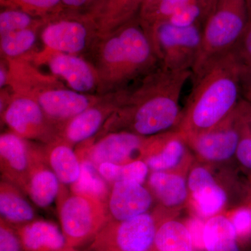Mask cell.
I'll return each mask as SVG.
<instances>
[{"label":"cell","mask_w":251,"mask_h":251,"mask_svg":"<svg viewBox=\"0 0 251 251\" xmlns=\"http://www.w3.org/2000/svg\"><path fill=\"white\" fill-rule=\"evenodd\" d=\"M150 193L142 185L133 181H118L109 195L108 209L115 221H125L143 214L151 204Z\"/></svg>","instance_id":"14"},{"label":"cell","mask_w":251,"mask_h":251,"mask_svg":"<svg viewBox=\"0 0 251 251\" xmlns=\"http://www.w3.org/2000/svg\"><path fill=\"white\" fill-rule=\"evenodd\" d=\"M34 149L14 133L0 137V166L4 181L26 193Z\"/></svg>","instance_id":"9"},{"label":"cell","mask_w":251,"mask_h":251,"mask_svg":"<svg viewBox=\"0 0 251 251\" xmlns=\"http://www.w3.org/2000/svg\"><path fill=\"white\" fill-rule=\"evenodd\" d=\"M160 65L176 72L191 71L202 43V25L181 27L163 21L145 27Z\"/></svg>","instance_id":"5"},{"label":"cell","mask_w":251,"mask_h":251,"mask_svg":"<svg viewBox=\"0 0 251 251\" xmlns=\"http://www.w3.org/2000/svg\"><path fill=\"white\" fill-rule=\"evenodd\" d=\"M49 64L51 72L62 77L75 92H90L98 83V73L94 72L89 63L75 54L57 52L50 58Z\"/></svg>","instance_id":"15"},{"label":"cell","mask_w":251,"mask_h":251,"mask_svg":"<svg viewBox=\"0 0 251 251\" xmlns=\"http://www.w3.org/2000/svg\"><path fill=\"white\" fill-rule=\"evenodd\" d=\"M231 52L240 69L244 85H251V18L242 37Z\"/></svg>","instance_id":"31"},{"label":"cell","mask_w":251,"mask_h":251,"mask_svg":"<svg viewBox=\"0 0 251 251\" xmlns=\"http://www.w3.org/2000/svg\"><path fill=\"white\" fill-rule=\"evenodd\" d=\"M36 39V32L33 28L8 33L1 36V52L7 57H18L30 50Z\"/></svg>","instance_id":"28"},{"label":"cell","mask_w":251,"mask_h":251,"mask_svg":"<svg viewBox=\"0 0 251 251\" xmlns=\"http://www.w3.org/2000/svg\"><path fill=\"white\" fill-rule=\"evenodd\" d=\"M237 153L242 164L251 169V138H244L239 142Z\"/></svg>","instance_id":"38"},{"label":"cell","mask_w":251,"mask_h":251,"mask_svg":"<svg viewBox=\"0 0 251 251\" xmlns=\"http://www.w3.org/2000/svg\"><path fill=\"white\" fill-rule=\"evenodd\" d=\"M161 1L162 0H144L143 7L140 13V19L143 20L150 16Z\"/></svg>","instance_id":"40"},{"label":"cell","mask_w":251,"mask_h":251,"mask_svg":"<svg viewBox=\"0 0 251 251\" xmlns=\"http://www.w3.org/2000/svg\"><path fill=\"white\" fill-rule=\"evenodd\" d=\"M39 23V20L24 10L7 9L0 14V33L2 36L12 31L32 28Z\"/></svg>","instance_id":"30"},{"label":"cell","mask_w":251,"mask_h":251,"mask_svg":"<svg viewBox=\"0 0 251 251\" xmlns=\"http://www.w3.org/2000/svg\"><path fill=\"white\" fill-rule=\"evenodd\" d=\"M191 71L176 72L159 65L122 93L125 113L141 135L156 134L174 125L179 115L183 87L192 77Z\"/></svg>","instance_id":"1"},{"label":"cell","mask_w":251,"mask_h":251,"mask_svg":"<svg viewBox=\"0 0 251 251\" xmlns=\"http://www.w3.org/2000/svg\"><path fill=\"white\" fill-rule=\"evenodd\" d=\"M232 224L237 237L249 238L251 237V210L242 209L238 211L233 218Z\"/></svg>","instance_id":"36"},{"label":"cell","mask_w":251,"mask_h":251,"mask_svg":"<svg viewBox=\"0 0 251 251\" xmlns=\"http://www.w3.org/2000/svg\"><path fill=\"white\" fill-rule=\"evenodd\" d=\"M191 78L186 124L192 129L206 131L235 108L244 80L232 52L209 63Z\"/></svg>","instance_id":"2"},{"label":"cell","mask_w":251,"mask_h":251,"mask_svg":"<svg viewBox=\"0 0 251 251\" xmlns=\"http://www.w3.org/2000/svg\"><path fill=\"white\" fill-rule=\"evenodd\" d=\"M104 37L99 50L100 75L111 85L126 87L160 65L139 17Z\"/></svg>","instance_id":"3"},{"label":"cell","mask_w":251,"mask_h":251,"mask_svg":"<svg viewBox=\"0 0 251 251\" xmlns=\"http://www.w3.org/2000/svg\"><path fill=\"white\" fill-rule=\"evenodd\" d=\"M249 21L247 0H218L202 26V43L192 75L237 45Z\"/></svg>","instance_id":"4"},{"label":"cell","mask_w":251,"mask_h":251,"mask_svg":"<svg viewBox=\"0 0 251 251\" xmlns=\"http://www.w3.org/2000/svg\"><path fill=\"white\" fill-rule=\"evenodd\" d=\"M144 0H94L87 14L92 20L97 34L108 36L139 17Z\"/></svg>","instance_id":"11"},{"label":"cell","mask_w":251,"mask_h":251,"mask_svg":"<svg viewBox=\"0 0 251 251\" xmlns=\"http://www.w3.org/2000/svg\"><path fill=\"white\" fill-rule=\"evenodd\" d=\"M99 173L107 182L115 184L118 181H133L141 184L148 173V166L141 161L118 165L104 163L98 168Z\"/></svg>","instance_id":"26"},{"label":"cell","mask_w":251,"mask_h":251,"mask_svg":"<svg viewBox=\"0 0 251 251\" xmlns=\"http://www.w3.org/2000/svg\"><path fill=\"white\" fill-rule=\"evenodd\" d=\"M4 122L13 133L24 139L44 138L49 135L50 121L35 99L19 96L11 100L4 115Z\"/></svg>","instance_id":"10"},{"label":"cell","mask_w":251,"mask_h":251,"mask_svg":"<svg viewBox=\"0 0 251 251\" xmlns=\"http://www.w3.org/2000/svg\"><path fill=\"white\" fill-rule=\"evenodd\" d=\"M154 221L143 214L125 221L110 220L99 231L91 251H149L156 233Z\"/></svg>","instance_id":"7"},{"label":"cell","mask_w":251,"mask_h":251,"mask_svg":"<svg viewBox=\"0 0 251 251\" xmlns=\"http://www.w3.org/2000/svg\"><path fill=\"white\" fill-rule=\"evenodd\" d=\"M191 190L203 216H210L216 214L226 202V193L216 184L213 178L196 185Z\"/></svg>","instance_id":"27"},{"label":"cell","mask_w":251,"mask_h":251,"mask_svg":"<svg viewBox=\"0 0 251 251\" xmlns=\"http://www.w3.org/2000/svg\"><path fill=\"white\" fill-rule=\"evenodd\" d=\"M16 230L25 251H66L70 249L62 231L49 221H31L16 227Z\"/></svg>","instance_id":"17"},{"label":"cell","mask_w":251,"mask_h":251,"mask_svg":"<svg viewBox=\"0 0 251 251\" xmlns=\"http://www.w3.org/2000/svg\"><path fill=\"white\" fill-rule=\"evenodd\" d=\"M184 153V146L177 140L167 144L161 152L153 155L147 160V165L156 171H164L176 166Z\"/></svg>","instance_id":"32"},{"label":"cell","mask_w":251,"mask_h":251,"mask_svg":"<svg viewBox=\"0 0 251 251\" xmlns=\"http://www.w3.org/2000/svg\"><path fill=\"white\" fill-rule=\"evenodd\" d=\"M205 224L199 219H192L188 222L187 229L195 247L199 249L204 248V235Z\"/></svg>","instance_id":"37"},{"label":"cell","mask_w":251,"mask_h":251,"mask_svg":"<svg viewBox=\"0 0 251 251\" xmlns=\"http://www.w3.org/2000/svg\"><path fill=\"white\" fill-rule=\"evenodd\" d=\"M211 11L202 0H195L176 11L166 21L176 27L203 26Z\"/></svg>","instance_id":"29"},{"label":"cell","mask_w":251,"mask_h":251,"mask_svg":"<svg viewBox=\"0 0 251 251\" xmlns=\"http://www.w3.org/2000/svg\"><path fill=\"white\" fill-rule=\"evenodd\" d=\"M69 251H75V250L74 249H70V250H69Z\"/></svg>","instance_id":"43"},{"label":"cell","mask_w":251,"mask_h":251,"mask_svg":"<svg viewBox=\"0 0 251 251\" xmlns=\"http://www.w3.org/2000/svg\"><path fill=\"white\" fill-rule=\"evenodd\" d=\"M80 162V176L72 184V193L97 198L107 204L110 191L106 181L90 161L83 160Z\"/></svg>","instance_id":"24"},{"label":"cell","mask_w":251,"mask_h":251,"mask_svg":"<svg viewBox=\"0 0 251 251\" xmlns=\"http://www.w3.org/2000/svg\"><path fill=\"white\" fill-rule=\"evenodd\" d=\"M7 79V74H6L4 67H1V70H0V87H2L6 85Z\"/></svg>","instance_id":"41"},{"label":"cell","mask_w":251,"mask_h":251,"mask_svg":"<svg viewBox=\"0 0 251 251\" xmlns=\"http://www.w3.org/2000/svg\"><path fill=\"white\" fill-rule=\"evenodd\" d=\"M237 234L232 222L216 216L207 221L204 227V248L207 251H239Z\"/></svg>","instance_id":"22"},{"label":"cell","mask_w":251,"mask_h":251,"mask_svg":"<svg viewBox=\"0 0 251 251\" xmlns=\"http://www.w3.org/2000/svg\"><path fill=\"white\" fill-rule=\"evenodd\" d=\"M0 251H25L14 227L0 219Z\"/></svg>","instance_id":"35"},{"label":"cell","mask_w":251,"mask_h":251,"mask_svg":"<svg viewBox=\"0 0 251 251\" xmlns=\"http://www.w3.org/2000/svg\"><path fill=\"white\" fill-rule=\"evenodd\" d=\"M195 0H162L154 11L148 17L140 20L145 27L168 21L176 11Z\"/></svg>","instance_id":"34"},{"label":"cell","mask_w":251,"mask_h":251,"mask_svg":"<svg viewBox=\"0 0 251 251\" xmlns=\"http://www.w3.org/2000/svg\"><path fill=\"white\" fill-rule=\"evenodd\" d=\"M94 0H62V9H69V12L77 13V10L84 6H88L93 3Z\"/></svg>","instance_id":"39"},{"label":"cell","mask_w":251,"mask_h":251,"mask_svg":"<svg viewBox=\"0 0 251 251\" xmlns=\"http://www.w3.org/2000/svg\"><path fill=\"white\" fill-rule=\"evenodd\" d=\"M59 214L67 246L74 249L93 240L112 219L106 203L74 193L61 201Z\"/></svg>","instance_id":"6"},{"label":"cell","mask_w":251,"mask_h":251,"mask_svg":"<svg viewBox=\"0 0 251 251\" xmlns=\"http://www.w3.org/2000/svg\"><path fill=\"white\" fill-rule=\"evenodd\" d=\"M150 186L165 205H177L186 197L184 179L177 175L156 172L150 176Z\"/></svg>","instance_id":"25"},{"label":"cell","mask_w":251,"mask_h":251,"mask_svg":"<svg viewBox=\"0 0 251 251\" xmlns=\"http://www.w3.org/2000/svg\"><path fill=\"white\" fill-rule=\"evenodd\" d=\"M49 22L41 33V39L48 49L59 53L76 54L87 47L95 25L87 14L68 12L46 18Z\"/></svg>","instance_id":"8"},{"label":"cell","mask_w":251,"mask_h":251,"mask_svg":"<svg viewBox=\"0 0 251 251\" xmlns=\"http://www.w3.org/2000/svg\"><path fill=\"white\" fill-rule=\"evenodd\" d=\"M153 244L158 251H193L187 227L176 221L162 225L156 230Z\"/></svg>","instance_id":"23"},{"label":"cell","mask_w":251,"mask_h":251,"mask_svg":"<svg viewBox=\"0 0 251 251\" xmlns=\"http://www.w3.org/2000/svg\"><path fill=\"white\" fill-rule=\"evenodd\" d=\"M11 2L33 16L35 14L46 18L62 10V0H11Z\"/></svg>","instance_id":"33"},{"label":"cell","mask_w":251,"mask_h":251,"mask_svg":"<svg viewBox=\"0 0 251 251\" xmlns=\"http://www.w3.org/2000/svg\"><path fill=\"white\" fill-rule=\"evenodd\" d=\"M59 182L48 165L44 152L34 149L26 191L32 202L41 208L50 205L60 191Z\"/></svg>","instance_id":"16"},{"label":"cell","mask_w":251,"mask_h":251,"mask_svg":"<svg viewBox=\"0 0 251 251\" xmlns=\"http://www.w3.org/2000/svg\"><path fill=\"white\" fill-rule=\"evenodd\" d=\"M141 145L139 135L128 132L112 133L99 140L77 157L80 161H90L97 169L104 163L126 164Z\"/></svg>","instance_id":"12"},{"label":"cell","mask_w":251,"mask_h":251,"mask_svg":"<svg viewBox=\"0 0 251 251\" xmlns=\"http://www.w3.org/2000/svg\"><path fill=\"white\" fill-rule=\"evenodd\" d=\"M108 112V110L95 105L81 112L68 122L63 132V140L70 145L89 139L98 131Z\"/></svg>","instance_id":"21"},{"label":"cell","mask_w":251,"mask_h":251,"mask_svg":"<svg viewBox=\"0 0 251 251\" xmlns=\"http://www.w3.org/2000/svg\"><path fill=\"white\" fill-rule=\"evenodd\" d=\"M46 161L63 184H73L80 175V162L72 146L64 140L52 142L44 152Z\"/></svg>","instance_id":"19"},{"label":"cell","mask_w":251,"mask_h":251,"mask_svg":"<svg viewBox=\"0 0 251 251\" xmlns=\"http://www.w3.org/2000/svg\"><path fill=\"white\" fill-rule=\"evenodd\" d=\"M34 99L50 121H69L96 103L85 94L61 88L44 90Z\"/></svg>","instance_id":"13"},{"label":"cell","mask_w":251,"mask_h":251,"mask_svg":"<svg viewBox=\"0 0 251 251\" xmlns=\"http://www.w3.org/2000/svg\"><path fill=\"white\" fill-rule=\"evenodd\" d=\"M22 191L8 181L0 185L1 218L12 226L18 227L34 221L35 213L23 196Z\"/></svg>","instance_id":"18"},{"label":"cell","mask_w":251,"mask_h":251,"mask_svg":"<svg viewBox=\"0 0 251 251\" xmlns=\"http://www.w3.org/2000/svg\"><path fill=\"white\" fill-rule=\"evenodd\" d=\"M202 1L209 9L212 10L213 8L215 6L216 2H217L218 0H202Z\"/></svg>","instance_id":"42"},{"label":"cell","mask_w":251,"mask_h":251,"mask_svg":"<svg viewBox=\"0 0 251 251\" xmlns=\"http://www.w3.org/2000/svg\"><path fill=\"white\" fill-rule=\"evenodd\" d=\"M207 130L198 134L196 138L198 152L204 158L221 161L229 158L237 150L240 141L239 133L235 130Z\"/></svg>","instance_id":"20"}]
</instances>
